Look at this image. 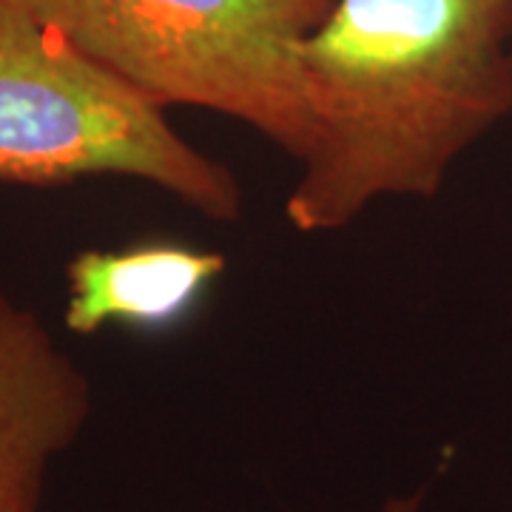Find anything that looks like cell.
<instances>
[{"mask_svg": "<svg viewBox=\"0 0 512 512\" xmlns=\"http://www.w3.org/2000/svg\"><path fill=\"white\" fill-rule=\"evenodd\" d=\"M94 390L32 308L0 291V512H40L46 481L86 430Z\"/></svg>", "mask_w": 512, "mask_h": 512, "instance_id": "4", "label": "cell"}, {"mask_svg": "<svg viewBox=\"0 0 512 512\" xmlns=\"http://www.w3.org/2000/svg\"><path fill=\"white\" fill-rule=\"evenodd\" d=\"M160 109L239 120L299 160L311 143L302 43L330 0H23Z\"/></svg>", "mask_w": 512, "mask_h": 512, "instance_id": "2", "label": "cell"}, {"mask_svg": "<svg viewBox=\"0 0 512 512\" xmlns=\"http://www.w3.org/2000/svg\"><path fill=\"white\" fill-rule=\"evenodd\" d=\"M421 501H424V490H416V493L387 495L379 512H419Z\"/></svg>", "mask_w": 512, "mask_h": 512, "instance_id": "6", "label": "cell"}, {"mask_svg": "<svg viewBox=\"0 0 512 512\" xmlns=\"http://www.w3.org/2000/svg\"><path fill=\"white\" fill-rule=\"evenodd\" d=\"M128 177L211 222H237L234 168L188 143L165 109L77 52L23 0H0V183Z\"/></svg>", "mask_w": 512, "mask_h": 512, "instance_id": "3", "label": "cell"}, {"mask_svg": "<svg viewBox=\"0 0 512 512\" xmlns=\"http://www.w3.org/2000/svg\"><path fill=\"white\" fill-rule=\"evenodd\" d=\"M302 86L293 231H342L390 197L436 200L512 114V0H330L302 43Z\"/></svg>", "mask_w": 512, "mask_h": 512, "instance_id": "1", "label": "cell"}, {"mask_svg": "<svg viewBox=\"0 0 512 512\" xmlns=\"http://www.w3.org/2000/svg\"><path fill=\"white\" fill-rule=\"evenodd\" d=\"M228 271V256L183 239L86 248L66 265L63 325L92 336L109 325L163 330L183 322Z\"/></svg>", "mask_w": 512, "mask_h": 512, "instance_id": "5", "label": "cell"}]
</instances>
